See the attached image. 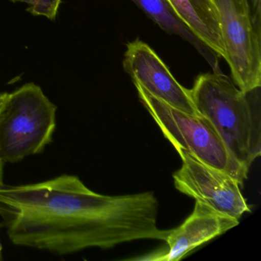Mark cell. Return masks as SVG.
<instances>
[{
  "label": "cell",
  "mask_w": 261,
  "mask_h": 261,
  "mask_svg": "<svg viewBox=\"0 0 261 261\" xmlns=\"http://www.w3.org/2000/svg\"><path fill=\"white\" fill-rule=\"evenodd\" d=\"M153 192L101 195L73 175L0 189V218L14 245L58 256L111 249L138 240L166 241Z\"/></svg>",
  "instance_id": "obj_1"
},
{
  "label": "cell",
  "mask_w": 261,
  "mask_h": 261,
  "mask_svg": "<svg viewBox=\"0 0 261 261\" xmlns=\"http://www.w3.org/2000/svg\"><path fill=\"white\" fill-rule=\"evenodd\" d=\"M256 90L243 92L218 69L199 74L189 89L197 114L210 122L233 160L247 172L261 152Z\"/></svg>",
  "instance_id": "obj_2"
},
{
  "label": "cell",
  "mask_w": 261,
  "mask_h": 261,
  "mask_svg": "<svg viewBox=\"0 0 261 261\" xmlns=\"http://www.w3.org/2000/svg\"><path fill=\"white\" fill-rule=\"evenodd\" d=\"M57 107L42 88L28 83L9 94L0 110V156L18 163L45 151L56 130Z\"/></svg>",
  "instance_id": "obj_3"
},
{
  "label": "cell",
  "mask_w": 261,
  "mask_h": 261,
  "mask_svg": "<svg viewBox=\"0 0 261 261\" xmlns=\"http://www.w3.org/2000/svg\"><path fill=\"white\" fill-rule=\"evenodd\" d=\"M134 85L140 102L176 150L188 151L200 161L228 174L243 186L248 172L233 160L208 120L179 111L151 95L138 84Z\"/></svg>",
  "instance_id": "obj_4"
},
{
  "label": "cell",
  "mask_w": 261,
  "mask_h": 261,
  "mask_svg": "<svg viewBox=\"0 0 261 261\" xmlns=\"http://www.w3.org/2000/svg\"><path fill=\"white\" fill-rule=\"evenodd\" d=\"M219 19L226 62L233 82L250 92L261 86L260 30L247 0H213Z\"/></svg>",
  "instance_id": "obj_5"
},
{
  "label": "cell",
  "mask_w": 261,
  "mask_h": 261,
  "mask_svg": "<svg viewBox=\"0 0 261 261\" xmlns=\"http://www.w3.org/2000/svg\"><path fill=\"white\" fill-rule=\"evenodd\" d=\"M177 152L182 161L181 168L173 174L177 190L238 221L250 212L236 179L200 161L188 151Z\"/></svg>",
  "instance_id": "obj_6"
},
{
  "label": "cell",
  "mask_w": 261,
  "mask_h": 261,
  "mask_svg": "<svg viewBox=\"0 0 261 261\" xmlns=\"http://www.w3.org/2000/svg\"><path fill=\"white\" fill-rule=\"evenodd\" d=\"M123 65L133 82L151 95L183 112L198 115L189 89L177 82L158 55L143 41L137 39L127 43Z\"/></svg>",
  "instance_id": "obj_7"
},
{
  "label": "cell",
  "mask_w": 261,
  "mask_h": 261,
  "mask_svg": "<svg viewBox=\"0 0 261 261\" xmlns=\"http://www.w3.org/2000/svg\"><path fill=\"white\" fill-rule=\"evenodd\" d=\"M239 221L219 213L201 201H195L192 215L182 224L169 230L166 250L146 259L178 261L207 241L236 227Z\"/></svg>",
  "instance_id": "obj_8"
},
{
  "label": "cell",
  "mask_w": 261,
  "mask_h": 261,
  "mask_svg": "<svg viewBox=\"0 0 261 261\" xmlns=\"http://www.w3.org/2000/svg\"><path fill=\"white\" fill-rule=\"evenodd\" d=\"M177 17L214 54L224 59L218 12L213 0H167Z\"/></svg>",
  "instance_id": "obj_9"
},
{
  "label": "cell",
  "mask_w": 261,
  "mask_h": 261,
  "mask_svg": "<svg viewBox=\"0 0 261 261\" xmlns=\"http://www.w3.org/2000/svg\"><path fill=\"white\" fill-rule=\"evenodd\" d=\"M149 19H152L162 30L170 34L177 35L190 42L209 63L217 68L216 55L204 46L177 17L167 0H131Z\"/></svg>",
  "instance_id": "obj_10"
},
{
  "label": "cell",
  "mask_w": 261,
  "mask_h": 261,
  "mask_svg": "<svg viewBox=\"0 0 261 261\" xmlns=\"http://www.w3.org/2000/svg\"><path fill=\"white\" fill-rule=\"evenodd\" d=\"M27 4V11L34 16H45L50 20L57 17L62 0H10Z\"/></svg>",
  "instance_id": "obj_11"
},
{
  "label": "cell",
  "mask_w": 261,
  "mask_h": 261,
  "mask_svg": "<svg viewBox=\"0 0 261 261\" xmlns=\"http://www.w3.org/2000/svg\"><path fill=\"white\" fill-rule=\"evenodd\" d=\"M250 6L252 18L256 28L261 31L260 27V0H247Z\"/></svg>",
  "instance_id": "obj_12"
},
{
  "label": "cell",
  "mask_w": 261,
  "mask_h": 261,
  "mask_svg": "<svg viewBox=\"0 0 261 261\" xmlns=\"http://www.w3.org/2000/svg\"><path fill=\"white\" fill-rule=\"evenodd\" d=\"M5 163L2 157L0 156V189L5 186V184H4V165Z\"/></svg>",
  "instance_id": "obj_13"
},
{
  "label": "cell",
  "mask_w": 261,
  "mask_h": 261,
  "mask_svg": "<svg viewBox=\"0 0 261 261\" xmlns=\"http://www.w3.org/2000/svg\"><path fill=\"white\" fill-rule=\"evenodd\" d=\"M9 93H0V110L4 106V103L7 100Z\"/></svg>",
  "instance_id": "obj_14"
},
{
  "label": "cell",
  "mask_w": 261,
  "mask_h": 261,
  "mask_svg": "<svg viewBox=\"0 0 261 261\" xmlns=\"http://www.w3.org/2000/svg\"><path fill=\"white\" fill-rule=\"evenodd\" d=\"M0 227H1V224H0ZM3 259V245L2 243H1V241H0V260H2Z\"/></svg>",
  "instance_id": "obj_15"
}]
</instances>
